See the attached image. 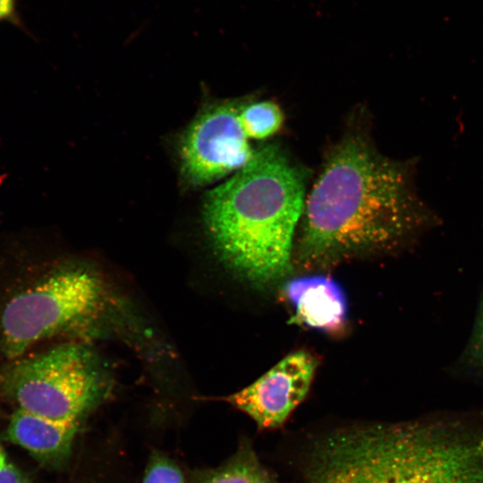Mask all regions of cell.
Wrapping results in <instances>:
<instances>
[{
	"instance_id": "16",
	"label": "cell",
	"mask_w": 483,
	"mask_h": 483,
	"mask_svg": "<svg viewBox=\"0 0 483 483\" xmlns=\"http://www.w3.org/2000/svg\"><path fill=\"white\" fill-rule=\"evenodd\" d=\"M477 445H478L479 451L483 455V436L480 438H478Z\"/></svg>"
},
{
	"instance_id": "12",
	"label": "cell",
	"mask_w": 483,
	"mask_h": 483,
	"mask_svg": "<svg viewBox=\"0 0 483 483\" xmlns=\"http://www.w3.org/2000/svg\"><path fill=\"white\" fill-rule=\"evenodd\" d=\"M451 369L455 375L483 381V295L479 302L469 340Z\"/></svg>"
},
{
	"instance_id": "7",
	"label": "cell",
	"mask_w": 483,
	"mask_h": 483,
	"mask_svg": "<svg viewBox=\"0 0 483 483\" xmlns=\"http://www.w3.org/2000/svg\"><path fill=\"white\" fill-rule=\"evenodd\" d=\"M318 360L304 351L288 354L259 378L224 398L246 413L259 429L282 427L305 399Z\"/></svg>"
},
{
	"instance_id": "2",
	"label": "cell",
	"mask_w": 483,
	"mask_h": 483,
	"mask_svg": "<svg viewBox=\"0 0 483 483\" xmlns=\"http://www.w3.org/2000/svg\"><path fill=\"white\" fill-rule=\"evenodd\" d=\"M306 175L282 147L269 143L206 196L203 218L225 265L259 288L292 270L293 239L306 199Z\"/></svg>"
},
{
	"instance_id": "9",
	"label": "cell",
	"mask_w": 483,
	"mask_h": 483,
	"mask_svg": "<svg viewBox=\"0 0 483 483\" xmlns=\"http://www.w3.org/2000/svg\"><path fill=\"white\" fill-rule=\"evenodd\" d=\"M79 426L78 421L52 419L17 408L6 435L38 462L55 468L68 461Z\"/></svg>"
},
{
	"instance_id": "3",
	"label": "cell",
	"mask_w": 483,
	"mask_h": 483,
	"mask_svg": "<svg viewBox=\"0 0 483 483\" xmlns=\"http://www.w3.org/2000/svg\"><path fill=\"white\" fill-rule=\"evenodd\" d=\"M477 440L438 422L339 428L313 444L305 483H483Z\"/></svg>"
},
{
	"instance_id": "10",
	"label": "cell",
	"mask_w": 483,
	"mask_h": 483,
	"mask_svg": "<svg viewBox=\"0 0 483 483\" xmlns=\"http://www.w3.org/2000/svg\"><path fill=\"white\" fill-rule=\"evenodd\" d=\"M267 471L252 447L245 445L222 465L197 469L189 476L190 483H258Z\"/></svg>"
},
{
	"instance_id": "8",
	"label": "cell",
	"mask_w": 483,
	"mask_h": 483,
	"mask_svg": "<svg viewBox=\"0 0 483 483\" xmlns=\"http://www.w3.org/2000/svg\"><path fill=\"white\" fill-rule=\"evenodd\" d=\"M284 293L294 309L292 321L327 333L340 331L347 320V299L342 286L327 275L291 279Z\"/></svg>"
},
{
	"instance_id": "6",
	"label": "cell",
	"mask_w": 483,
	"mask_h": 483,
	"mask_svg": "<svg viewBox=\"0 0 483 483\" xmlns=\"http://www.w3.org/2000/svg\"><path fill=\"white\" fill-rule=\"evenodd\" d=\"M239 102L216 104L203 111L185 131L181 144L186 180L207 185L234 174L253 157L239 120Z\"/></svg>"
},
{
	"instance_id": "1",
	"label": "cell",
	"mask_w": 483,
	"mask_h": 483,
	"mask_svg": "<svg viewBox=\"0 0 483 483\" xmlns=\"http://www.w3.org/2000/svg\"><path fill=\"white\" fill-rule=\"evenodd\" d=\"M412 178L411 165L381 154L367 135L345 133L306 195L295 261L322 268L411 245L439 224Z\"/></svg>"
},
{
	"instance_id": "13",
	"label": "cell",
	"mask_w": 483,
	"mask_h": 483,
	"mask_svg": "<svg viewBox=\"0 0 483 483\" xmlns=\"http://www.w3.org/2000/svg\"><path fill=\"white\" fill-rule=\"evenodd\" d=\"M142 483H186L181 468L167 455L154 451L150 455Z\"/></svg>"
},
{
	"instance_id": "5",
	"label": "cell",
	"mask_w": 483,
	"mask_h": 483,
	"mask_svg": "<svg viewBox=\"0 0 483 483\" xmlns=\"http://www.w3.org/2000/svg\"><path fill=\"white\" fill-rule=\"evenodd\" d=\"M104 300L99 278L88 269L69 268L18 293L1 316L4 351L11 359L31 344L92 318Z\"/></svg>"
},
{
	"instance_id": "4",
	"label": "cell",
	"mask_w": 483,
	"mask_h": 483,
	"mask_svg": "<svg viewBox=\"0 0 483 483\" xmlns=\"http://www.w3.org/2000/svg\"><path fill=\"white\" fill-rule=\"evenodd\" d=\"M5 390L19 409L80 422L106 397L108 383L91 352L69 343L16 363Z\"/></svg>"
},
{
	"instance_id": "11",
	"label": "cell",
	"mask_w": 483,
	"mask_h": 483,
	"mask_svg": "<svg viewBox=\"0 0 483 483\" xmlns=\"http://www.w3.org/2000/svg\"><path fill=\"white\" fill-rule=\"evenodd\" d=\"M239 120L249 140H266L281 129L284 116L271 100H248L241 101Z\"/></svg>"
},
{
	"instance_id": "15",
	"label": "cell",
	"mask_w": 483,
	"mask_h": 483,
	"mask_svg": "<svg viewBox=\"0 0 483 483\" xmlns=\"http://www.w3.org/2000/svg\"><path fill=\"white\" fill-rule=\"evenodd\" d=\"M13 0H0V19L9 16L13 12Z\"/></svg>"
},
{
	"instance_id": "14",
	"label": "cell",
	"mask_w": 483,
	"mask_h": 483,
	"mask_svg": "<svg viewBox=\"0 0 483 483\" xmlns=\"http://www.w3.org/2000/svg\"><path fill=\"white\" fill-rule=\"evenodd\" d=\"M0 483H31L29 478L11 461L1 443Z\"/></svg>"
}]
</instances>
